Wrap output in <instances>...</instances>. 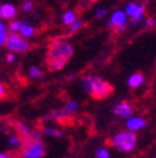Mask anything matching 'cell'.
<instances>
[{
    "instance_id": "obj_1",
    "label": "cell",
    "mask_w": 156,
    "mask_h": 158,
    "mask_svg": "<svg viewBox=\"0 0 156 158\" xmlns=\"http://www.w3.org/2000/svg\"><path fill=\"white\" fill-rule=\"evenodd\" d=\"M74 48L64 38H54L48 45L45 55V65L50 72L63 69L72 56Z\"/></svg>"
},
{
    "instance_id": "obj_2",
    "label": "cell",
    "mask_w": 156,
    "mask_h": 158,
    "mask_svg": "<svg viewBox=\"0 0 156 158\" xmlns=\"http://www.w3.org/2000/svg\"><path fill=\"white\" fill-rule=\"evenodd\" d=\"M81 85L83 89L95 99H105L114 92V87L109 82L94 74L84 75L81 79Z\"/></svg>"
},
{
    "instance_id": "obj_3",
    "label": "cell",
    "mask_w": 156,
    "mask_h": 158,
    "mask_svg": "<svg viewBox=\"0 0 156 158\" xmlns=\"http://www.w3.org/2000/svg\"><path fill=\"white\" fill-rule=\"evenodd\" d=\"M110 144L121 153H130L136 148L138 144V135L134 132L130 131H121L119 133H116L115 135H112Z\"/></svg>"
},
{
    "instance_id": "obj_4",
    "label": "cell",
    "mask_w": 156,
    "mask_h": 158,
    "mask_svg": "<svg viewBox=\"0 0 156 158\" xmlns=\"http://www.w3.org/2000/svg\"><path fill=\"white\" fill-rule=\"evenodd\" d=\"M24 149L21 152L23 158H44L46 153V147L44 142H37V141H24L23 142Z\"/></svg>"
},
{
    "instance_id": "obj_5",
    "label": "cell",
    "mask_w": 156,
    "mask_h": 158,
    "mask_svg": "<svg viewBox=\"0 0 156 158\" xmlns=\"http://www.w3.org/2000/svg\"><path fill=\"white\" fill-rule=\"evenodd\" d=\"M5 47L10 53H25L29 50L30 44L24 38H21L18 33L8 34V39L5 42Z\"/></svg>"
},
{
    "instance_id": "obj_6",
    "label": "cell",
    "mask_w": 156,
    "mask_h": 158,
    "mask_svg": "<svg viewBox=\"0 0 156 158\" xmlns=\"http://www.w3.org/2000/svg\"><path fill=\"white\" fill-rule=\"evenodd\" d=\"M129 18H131L132 24H139L144 22L145 6L139 3H129L124 10Z\"/></svg>"
},
{
    "instance_id": "obj_7",
    "label": "cell",
    "mask_w": 156,
    "mask_h": 158,
    "mask_svg": "<svg viewBox=\"0 0 156 158\" xmlns=\"http://www.w3.org/2000/svg\"><path fill=\"white\" fill-rule=\"evenodd\" d=\"M127 23V15L124 10H115L110 15V20L107 22L109 28H115L116 31H123L126 28Z\"/></svg>"
},
{
    "instance_id": "obj_8",
    "label": "cell",
    "mask_w": 156,
    "mask_h": 158,
    "mask_svg": "<svg viewBox=\"0 0 156 158\" xmlns=\"http://www.w3.org/2000/svg\"><path fill=\"white\" fill-rule=\"evenodd\" d=\"M132 106L126 101L118 103L112 108V114L118 118H123V119H129L130 117H132Z\"/></svg>"
},
{
    "instance_id": "obj_9",
    "label": "cell",
    "mask_w": 156,
    "mask_h": 158,
    "mask_svg": "<svg viewBox=\"0 0 156 158\" xmlns=\"http://www.w3.org/2000/svg\"><path fill=\"white\" fill-rule=\"evenodd\" d=\"M126 121H127L126 122L127 131L134 132V133L138 132V131H141L147 124V122L144 119V118H141V117H130L129 119H126Z\"/></svg>"
},
{
    "instance_id": "obj_10",
    "label": "cell",
    "mask_w": 156,
    "mask_h": 158,
    "mask_svg": "<svg viewBox=\"0 0 156 158\" xmlns=\"http://www.w3.org/2000/svg\"><path fill=\"white\" fill-rule=\"evenodd\" d=\"M16 8L14 4L5 3L3 5H0V18L4 20H14V18L16 16Z\"/></svg>"
},
{
    "instance_id": "obj_11",
    "label": "cell",
    "mask_w": 156,
    "mask_h": 158,
    "mask_svg": "<svg viewBox=\"0 0 156 158\" xmlns=\"http://www.w3.org/2000/svg\"><path fill=\"white\" fill-rule=\"evenodd\" d=\"M14 127H15V129H16V132H18V135L23 139V142L30 139V135H31V132H33V131H31V128H30L28 124H25L24 122H18V121H15V122H14Z\"/></svg>"
},
{
    "instance_id": "obj_12",
    "label": "cell",
    "mask_w": 156,
    "mask_h": 158,
    "mask_svg": "<svg viewBox=\"0 0 156 158\" xmlns=\"http://www.w3.org/2000/svg\"><path fill=\"white\" fill-rule=\"evenodd\" d=\"M145 81V78H144V74L140 73V72H136V73H132L129 78H127V85L132 89H136V88H139L142 85Z\"/></svg>"
},
{
    "instance_id": "obj_13",
    "label": "cell",
    "mask_w": 156,
    "mask_h": 158,
    "mask_svg": "<svg viewBox=\"0 0 156 158\" xmlns=\"http://www.w3.org/2000/svg\"><path fill=\"white\" fill-rule=\"evenodd\" d=\"M41 132H43L44 135L54 138V139H60V138H64V133L59 128H55L53 126H45Z\"/></svg>"
},
{
    "instance_id": "obj_14",
    "label": "cell",
    "mask_w": 156,
    "mask_h": 158,
    "mask_svg": "<svg viewBox=\"0 0 156 158\" xmlns=\"http://www.w3.org/2000/svg\"><path fill=\"white\" fill-rule=\"evenodd\" d=\"M19 31H20V36L24 38L25 40H26V39H30V38H33L35 35L36 29L31 24H29L26 22H23L21 23V27H20V30H19Z\"/></svg>"
},
{
    "instance_id": "obj_15",
    "label": "cell",
    "mask_w": 156,
    "mask_h": 158,
    "mask_svg": "<svg viewBox=\"0 0 156 158\" xmlns=\"http://www.w3.org/2000/svg\"><path fill=\"white\" fill-rule=\"evenodd\" d=\"M28 75L30 79H33V81H36V79H41L44 78V72L40 67L37 65H31L29 68V72H28Z\"/></svg>"
},
{
    "instance_id": "obj_16",
    "label": "cell",
    "mask_w": 156,
    "mask_h": 158,
    "mask_svg": "<svg viewBox=\"0 0 156 158\" xmlns=\"http://www.w3.org/2000/svg\"><path fill=\"white\" fill-rule=\"evenodd\" d=\"M76 13L72 10V9H68L64 14H63V16H61V20H63V24L64 25H70V24H72L75 20H76Z\"/></svg>"
},
{
    "instance_id": "obj_17",
    "label": "cell",
    "mask_w": 156,
    "mask_h": 158,
    "mask_svg": "<svg viewBox=\"0 0 156 158\" xmlns=\"http://www.w3.org/2000/svg\"><path fill=\"white\" fill-rule=\"evenodd\" d=\"M6 141H8V144L11 147V148H20L21 146H23V139L20 137H19L18 134H14V133H11V134H9L8 135V138H6Z\"/></svg>"
},
{
    "instance_id": "obj_18",
    "label": "cell",
    "mask_w": 156,
    "mask_h": 158,
    "mask_svg": "<svg viewBox=\"0 0 156 158\" xmlns=\"http://www.w3.org/2000/svg\"><path fill=\"white\" fill-rule=\"evenodd\" d=\"M83 27H84V22L80 20V19H76V20H75L72 24H70V25L68 27V34L71 35V34H75V33H77V31H80Z\"/></svg>"
},
{
    "instance_id": "obj_19",
    "label": "cell",
    "mask_w": 156,
    "mask_h": 158,
    "mask_svg": "<svg viewBox=\"0 0 156 158\" xmlns=\"http://www.w3.org/2000/svg\"><path fill=\"white\" fill-rule=\"evenodd\" d=\"M64 109H65V112L69 114V117H71L72 114H75V113L77 112V109H79V104H77L76 101L71 99V101H69V102L64 106Z\"/></svg>"
},
{
    "instance_id": "obj_20",
    "label": "cell",
    "mask_w": 156,
    "mask_h": 158,
    "mask_svg": "<svg viewBox=\"0 0 156 158\" xmlns=\"http://www.w3.org/2000/svg\"><path fill=\"white\" fill-rule=\"evenodd\" d=\"M95 158H111V153L106 147H99L95 151Z\"/></svg>"
},
{
    "instance_id": "obj_21",
    "label": "cell",
    "mask_w": 156,
    "mask_h": 158,
    "mask_svg": "<svg viewBox=\"0 0 156 158\" xmlns=\"http://www.w3.org/2000/svg\"><path fill=\"white\" fill-rule=\"evenodd\" d=\"M43 132L41 131H39V129H35L31 132V135H30V139L31 141H37V142H43Z\"/></svg>"
},
{
    "instance_id": "obj_22",
    "label": "cell",
    "mask_w": 156,
    "mask_h": 158,
    "mask_svg": "<svg viewBox=\"0 0 156 158\" xmlns=\"http://www.w3.org/2000/svg\"><path fill=\"white\" fill-rule=\"evenodd\" d=\"M21 23L23 22H20V20H11L10 22V24H9V29H10V31H13V33H16V31H19L20 30V27H21Z\"/></svg>"
},
{
    "instance_id": "obj_23",
    "label": "cell",
    "mask_w": 156,
    "mask_h": 158,
    "mask_svg": "<svg viewBox=\"0 0 156 158\" xmlns=\"http://www.w3.org/2000/svg\"><path fill=\"white\" fill-rule=\"evenodd\" d=\"M21 9H23V11H25V13L31 11V10L34 9V4H33V2H31V0H26V2H24Z\"/></svg>"
},
{
    "instance_id": "obj_24",
    "label": "cell",
    "mask_w": 156,
    "mask_h": 158,
    "mask_svg": "<svg viewBox=\"0 0 156 158\" xmlns=\"http://www.w3.org/2000/svg\"><path fill=\"white\" fill-rule=\"evenodd\" d=\"M156 27V19L155 18H147L145 20V28L146 29H152Z\"/></svg>"
},
{
    "instance_id": "obj_25",
    "label": "cell",
    "mask_w": 156,
    "mask_h": 158,
    "mask_svg": "<svg viewBox=\"0 0 156 158\" xmlns=\"http://www.w3.org/2000/svg\"><path fill=\"white\" fill-rule=\"evenodd\" d=\"M106 9L105 8H99V9H96V11H95V18L96 19H103L105 15H106Z\"/></svg>"
},
{
    "instance_id": "obj_26",
    "label": "cell",
    "mask_w": 156,
    "mask_h": 158,
    "mask_svg": "<svg viewBox=\"0 0 156 158\" xmlns=\"http://www.w3.org/2000/svg\"><path fill=\"white\" fill-rule=\"evenodd\" d=\"M6 94H8V90H6V87L0 82V101H3L4 98L6 97Z\"/></svg>"
},
{
    "instance_id": "obj_27",
    "label": "cell",
    "mask_w": 156,
    "mask_h": 158,
    "mask_svg": "<svg viewBox=\"0 0 156 158\" xmlns=\"http://www.w3.org/2000/svg\"><path fill=\"white\" fill-rule=\"evenodd\" d=\"M6 39H8V31H5V33H3V34H0V47L5 45Z\"/></svg>"
},
{
    "instance_id": "obj_28",
    "label": "cell",
    "mask_w": 156,
    "mask_h": 158,
    "mask_svg": "<svg viewBox=\"0 0 156 158\" xmlns=\"http://www.w3.org/2000/svg\"><path fill=\"white\" fill-rule=\"evenodd\" d=\"M14 60H15V54H14V53L6 54V62H8V63H13Z\"/></svg>"
},
{
    "instance_id": "obj_29",
    "label": "cell",
    "mask_w": 156,
    "mask_h": 158,
    "mask_svg": "<svg viewBox=\"0 0 156 158\" xmlns=\"http://www.w3.org/2000/svg\"><path fill=\"white\" fill-rule=\"evenodd\" d=\"M0 158H13V156L6 152H0Z\"/></svg>"
},
{
    "instance_id": "obj_30",
    "label": "cell",
    "mask_w": 156,
    "mask_h": 158,
    "mask_svg": "<svg viewBox=\"0 0 156 158\" xmlns=\"http://www.w3.org/2000/svg\"><path fill=\"white\" fill-rule=\"evenodd\" d=\"M6 31V27H5V24L3 23V22H0V34H3V33H5Z\"/></svg>"
},
{
    "instance_id": "obj_31",
    "label": "cell",
    "mask_w": 156,
    "mask_h": 158,
    "mask_svg": "<svg viewBox=\"0 0 156 158\" xmlns=\"http://www.w3.org/2000/svg\"><path fill=\"white\" fill-rule=\"evenodd\" d=\"M86 2H88V3H96L97 0H86Z\"/></svg>"
},
{
    "instance_id": "obj_32",
    "label": "cell",
    "mask_w": 156,
    "mask_h": 158,
    "mask_svg": "<svg viewBox=\"0 0 156 158\" xmlns=\"http://www.w3.org/2000/svg\"><path fill=\"white\" fill-rule=\"evenodd\" d=\"M2 119H3V117H2V115H0V121H2Z\"/></svg>"
}]
</instances>
